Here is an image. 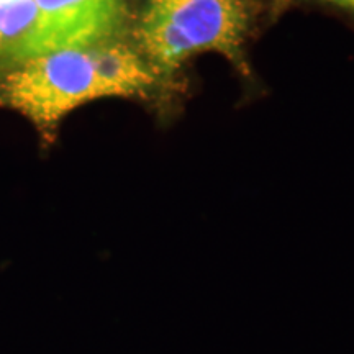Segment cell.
Returning <instances> with one entry per match:
<instances>
[{
  "mask_svg": "<svg viewBox=\"0 0 354 354\" xmlns=\"http://www.w3.org/2000/svg\"><path fill=\"white\" fill-rule=\"evenodd\" d=\"M158 77L140 51L113 39L61 48L0 69V109L26 118L51 146L71 112L105 97H145Z\"/></svg>",
  "mask_w": 354,
  "mask_h": 354,
  "instance_id": "obj_1",
  "label": "cell"
},
{
  "mask_svg": "<svg viewBox=\"0 0 354 354\" xmlns=\"http://www.w3.org/2000/svg\"><path fill=\"white\" fill-rule=\"evenodd\" d=\"M246 0H146L136 25L140 53L161 76L189 57L215 51L245 69Z\"/></svg>",
  "mask_w": 354,
  "mask_h": 354,
  "instance_id": "obj_2",
  "label": "cell"
},
{
  "mask_svg": "<svg viewBox=\"0 0 354 354\" xmlns=\"http://www.w3.org/2000/svg\"><path fill=\"white\" fill-rule=\"evenodd\" d=\"M61 48L88 46L120 33L128 0H35Z\"/></svg>",
  "mask_w": 354,
  "mask_h": 354,
  "instance_id": "obj_3",
  "label": "cell"
},
{
  "mask_svg": "<svg viewBox=\"0 0 354 354\" xmlns=\"http://www.w3.org/2000/svg\"><path fill=\"white\" fill-rule=\"evenodd\" d=\"M61 50L35 0H0V69Z\"/></svg>",
  "mask_w": 354,
  "mask_h": 354,
  "instance_id": "obj_4",
  "label": "cell"
},
{
  "mask_svg": "<svg viewBox=\"0 0 354 354\" xmlns=\"http://www.w3.org/2000/svg\"><path fill=\"white\" fill-rule=\"evenodd\" d=\"M320 2L339 8V10L349 13V15H354V0H320Z\"/></svg>",
  "mask_w": 354,
  "mask_h": 354,
  "instance_id": "obj_5",
  "label": "cell"
}]
</instances>
